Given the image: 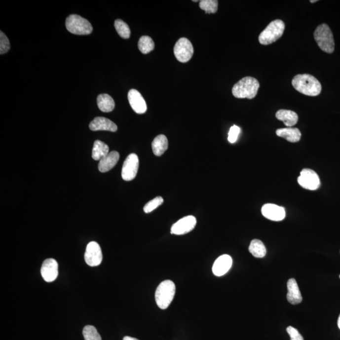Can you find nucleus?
Instances as JSON below:
<instances>
[{
    "label": "nucleus",
    "mask_w": 340,
    "mask_h": 340,
    "mask_svg": "<svg viewBox=\"0 0 340 340\" xmlns=\"http://www.w3.org/2000/svg\"><path fill=\"white\" fill-rule=\"evenodd\" d=\"M232 264V259L229 255H221L214 262L212 266V272L217 277H221L228 272L231 268Z\"/></svg>",
    "instance_id": "obj_15"
},
{
    "label": "nucleus",
    "mask_w": 340,
    "mask_h": 340,
    "mask_svg": "<svg viewBox=\"0 0 340 340\" xmlns=\"http://www.w3.org/2000/svg\"><path fill=\"white\" fill-rule=\"evenodd\" d=\"M284 22L281 20L271 22L264 31L260 34L259 40L262 45H269L279 39L284 34Z\"/></svg>",
    "instance_id": "obj_5"
},
{
    "label": "nucleus",
    "mask_w": 340,
    "mask_h": 340,
    "mask_svg": "<svg viewBox=\"0 0 340 340\" xmlns=\"http://www.w3.org/2000/svg\"><path fill=\"white\" fill-rule=\"evenodd\" d=\"M41 275L45 282H54L58 276V264L56 260L49 259L43 262Z\"/></svg>",
    "instance_id": "obj_12"
},
{
    "label": "nucleus",
    "mask_w": 340,
    "mask_h": 340,
    "mask_svg": "<svg viewBox=\"0 0 340 340\" xmlns=\"http://www.w3.org/2000/svg\"><path fill=\"white\" fill-rule=\"evenodd\" d=\"M163 198L161 197L154 198L145 205V206L144 207V211L147 214L150 213V212L153 211L154 210L160 206V205L163 204Z\"/></svg>",
    "instance_id": "obj_29"
},
{
    "label": "nucleus",
    "mask_w": 340,
    "mask_h": 340,
    "mask_svg": "<svg viewBox=\"0 0 340 340\" xmlns=\"http://www.w3.org/2000/svg\"><path fill=\"white\" fill-rule=\"evenodd\" d=\"M168 147V139L163 134L156 136L152 141V152L157 156H161L167 150Z\"/></svg>",
    "instance_id": "obj_21"
},
{
    "label": "nucleus",
    "mask_w": 340,
    "mask_h": 340,
    "mask_svg": "<svg viewBox=\"0 0 340 340\" xmlns=\"http://www.w3.org/2000/svg\"><path fill=\"white\" fill-rule=\"evenodd\" d=\"M298 182L302 188L309 190H317L320 186L319 176L311 169H303L301 171Z\"/></svg>",
    "instance_id": "obj_8"
},
{
    "label": "nucleus",
    "mask_w": 340,
    "mask_h": 340,
    "mask_svg": "<svg viewBox=\"0 0 340 340\" xmlns=\"http://www.w3.org/2000/svg\"><path fill=\"white\" fill-rule=\"evenodd\" d=\"M10 48V42H9L8 38L4 35L3 32L1 31L0 33V54L6 53L9 51Z\"/></svg>",
    "instance_id": "obj_30"
},
{
    "label": "nucleus",
    "mask_w": 340,
    "mask_h": 340,
    "mask_svg": "<svg viewBox=\"0 0 340 340\" xmlns=\"http://www.w3.org/2000/svg\"><path fill=\"white\" fill-rule=\"evenodd\" d=\"M97 105L100 110L104 113H111L115 108V102L108 94L99 95L97 97Z\"/></svg>",
    "instance_id": "obj_23"
},
{
    "label": "nucleus",
    "mask_w": 340,
    "mask_h": 340,
    "mask_svg": "<svg viewBox=\"0 0 340 340\" xmlns=\"http://www.w3.org/2000/svg\"><path fill=\"white\" fill-rule=\"evenodd\" d=\"M287 289H288V293H287V298L290 303L292 304H298L302 302V297L298 283L294 278L289 280L287 282Z\"/></svg>",
    "instance_id": "obj_17"
},
{
    "label": "nucleus",
    "mask_w": 340,
    "mask_h": 340,
    "mask_svg": "<svg viewBox=\"0 0 340 340\" xmlns=\"http://www.w3.org/2000/svg\"><path fill=\"white\" fill-rule=\"evenodd\" d=\"M197 220L193 216H188L180 219L171 228V233L183 235L189 233L195 228Z\"/></svg>",
    "instance_id": "obj_11"
},
{
    "label": "nucleus",
    "mask_w": 340,
    "mask_h": 340,
    "mask_svg": "<svg viewBox=\"0 0 340 340\" xmlns=\"http://www.w3.org/2000/svg\"><path fill=\"white\" fill-rule=\"evenodd\" d=\"M249 252L255 258H264L266 254V250L263 242L259 239H253L249 246Z\"/></svg>",
    "instance_id": "obj_24"
},
{
    "label": "nucleus",
    "mask_w": 340,
    "mask_h": 340,
    "mask_svg": "<svg viewBox=\"0 0 340 340\" xmlns=\"http://www.w3.org/2000/svg\"><path fill=\"white\" fill-rule=\"evenodd\" d=\"M123 340H139L135 339V338L127 336V337H125L124 338V339H123Z\"/></svg>",
    "instance_id": "obj_33"
},
{
    "label": "nucleus",
    "mask_w": 340,
    "mask_h": 340,
    "mask_svg": "<svg viewBox=\"0 0 340 340\" xmlns=\"http://www.w3.org/2000/svg\"><path fill=\"white\" fill-rule=\"evenodd\" d=\"M315 40L322 51L332 54L335 50V41L330 27L323 24L317 27L314 33Z\"/></svg>",
    "instance_id": "obj_4"
},
{
    "label": "nucleus",
    "mask_w": 340,
    "mask_h": 340,
    "mask_svg": "<svg viewBox=\"0 0 340 340\" xmlns=\"http://www.w3.org/2000/svg\"><path fill=\"white\" fill-rule=\"evenodd\" d=\"M83 335L84 340H102L101 336L93 326H86L83 328Z\"/></svg>",
    "instance_id": "obj_28"
},
{
    "label": "nucleus",
    "mask_w": 340,
    "mask_h": 340,
    "mask_svg": "<svg viewBox=\"0 0 340 340\" xmlns=\"http://www.w3.org/2000/svg\"><path fill=\"white\" fill-rule=\"evenodd\" d=\"M292 84L299 92L311 97L319 95L322 90L318 79L309 74L296 75L292 81Z\"/></svg>",
    "instance_id": "obj_1"
},
{
    "label": "nucleus",
    "mask_w": 340,
    "mask_h": 340,
    "mask_svg": "<svg viewBox=\"0 0 340 340\" xmlns=\"http://www.w3.org/2000/svg\"><path fill=\"white\" fill-rule=\"evenodd\" d=\"M139 161L138 155L132 153L125 159L122 169V178L125 181L135 179L138 172Z\"/></svg>",
    "instance_id": "obj_9"
},
{
    "label": "nucleus",
    "mask_w": 340,
    "mask_h": 340,
    "mask_svg": "<svg viewBox=\"0 0 340 340\" xmlns=\"http://www.w3.org/2000/svg\"><path fill=\"white\" fill-rule=\"evenodd\" d=\"M287 332L291 338V340H303L302 335L300 334L298 330L293 326H289L287 328Z\"/></svg>",
    "instance_id": "obj_32"
},
{
    "label": "nucleus",
    "mask_w": 340,
    "mask_h": 340,
    "mask_svg": "<svg viewBox=\"0 0 340 340\" xmlns=\"http://www.w3.org/2000/svg\"><path fill=\"white\" fill-rule=\"evenodd\" d=\"M200 8L206 13H215L218 9L217 0H202L199 3Z\"/></svg>",
    "instance_id": "obj_27"
},
{
    "label": "nucleus",
    "mask_w": 340,
    "mask_h": 340,
    "mask_svg": "<svg viewBox=\"0 0 340 340\" xmlns=\"http://www.w3.org/2000/svg\"><path fill=\"white\" fill-rule=\"evenodd\" d=\"M109 153V147L101 141H95L92 150V158L95 161H100Z\"/></svg>",
    "instance_id": "obj_22"
},
{
    "label": "nucleus",
    "mask_w": 340,
    "mask_h": 340,
    "mask_svg": "<svg viewBox=\"0 0 340 340\" xmlns=\"http://www.w3.org/2000/svg\"><path fill=\"white\" fill-rule=\"evenodd\" d=\"M120 154L113 151L109 152L106 156L99 161V170L100 172L106 173L113 169L119 160Z\"/></svg>",
    "instance_id": "obj_18"
},
{
    "label": "nucleus",
    "mask_w": 340,
    "mask_h": 340,
    "mask_svg": "<svg viewBox=\"0 0 340 340\" xmlns=\"http://www.w3.org/2000/svg\"><path fill=\"white\" fill-rule=\"evenodd\" d=\"M115 28L118 35L123 38H129L131 36V30L126 23L120 19L116 20L115 21Z\"/></svg>",
    "instance_id": "obj_26"
},
{
    "label": "nucleus",
    "mask_w": 340,
    "mask_h": 340,
    "mask_svg": "<svg viewBox=\"0 0 340 340\" xmlns=\"http://www.w3.org/2000/svg\"><path fill=\"white\" fill-rule=\"evenodd\" d=\"M154 42L149 36H142L138 42L139 51L143 54H147L154 49Z\"/></svg>",
    "instance_id": "obj_25"
},
{
    "label": "nucleus",
    "mask_w": 340,
    "mask_h": 340,
    "mask_svg": "<svg viewBox=\"0 0 340 340\" xmlns=\"http://www.w3.org/2000/svg\"><path fill=\"white\" fill-rule=\"evenodd\" d=\"M276 134L291 143L298 142L301 138V132L300 130L293 127L278 129L276 131Z\"/></svg>",
    "instance_id": "obj_20"
},
{
    "label": "nucleus",
    "mask_w": 340,
    "mask_h": 340,
    "mask_svg": "<svg viewBox=\"0 0 340 340\" xmlns=\"http://www.w3.org/2000/svg\"><path fill=\"white\" fill-rule=\"evenodd\" d=\"M240 132V128L237 126V125H234L230 127L229 134H228V141H229V142L232 144L236 143Z\"/></svg>",
    "instance_id": "obj_31"
},
{
    "label": "nucleus",
    "mask_w": 340,
    "mask_h": 340,
    "mask_svg": "<svg viewBox=\"0 0 340 340\" xmlns=\"http://www.w3.org/2000/svg\"><path fill=\"white\" fill-rule=\"evenodd\" d=\"M278 120L284 122L285 126L292 127L298 122V115L295 112L289 110H279L275 114Z\"/></svg>",
    "instance_id": "obj_19"
},
{
    "label": "nucleus",
    "mask_w": 340,
    "mask_h": 340,
    "mask_svg": "<svg viewBox=\"0 0 340 340\" xmlns=\"http://www.w3.org/2000/svg\"><path fill=\"white\" fill-rule=\"evenodd\" d=\"M260 83L256 78L245 77L234 84L232 93L237 99H253L256 97Z\"/></svg>",
    "instance_id": "obj_2"
},
{
    "label": "nucleus",
    "mask_w": 340,
    "mask_h": 340,
    "mask_svg": "<svg viewBox=\"0 0 340 340\" xmlns=\"http://www.w3.org/2000/svg\"><path fill=\"white\" fill-rule=\"evenodd\" d=\"M66 27L70 33L76 35H88L93 27L87 20L77 15H71L66 19Z\"/></svg>",
    "instance_id": "obj_6"
},
{
    "label": "nucleus",
    "mask_w": 340,
    "mask_h": 340,
    "mask_svg": "<svg viewBox=\"0 0 340 340\" xmlns=\"http://www.w3.org/2000/svg\"><path fill=\"white\" fill-rule=\"evenodd\" d=\"M338 326H339V328L340 329V314L339 319H338Z\"/></svg>",
    "instance_id": "obj_34"
},
{
    "label": "nucleus",
    "mask_w": 340,
    "mask_h": 340,
    "mask_svg": "<svg viewBox=\"0 0 340 340\" xmlns=\"http://www.w3.org/2000/svg\"><path fill=\"white\" fill-rule=\"evenodd\" d=\"M176 287L172 280L163 281L157 287L155 300L160 309H166L170 306L175 295Z\"/></svg>",
    "instance_id": "obj_3"
},
{
    "label": "nucleus",
    "mask_w": 340,
    "mask_h": 340,
    "mask_svg": "<svg viewBox=\"0 0 340 340\" xmlns=\"http://www.w3.org/2000/svg\"><path fill=\"white\" fill-rule=\"evenodd\" d=\"M103 255L101 248L95 241H92L86 246L84 260L90 266H99L102 263Z\"/></svg>",
    "instance_id": "obj_10"
},
{
    "label": "nucleus",
    "mask_w": 340,
    "mask_h": 340,
    "mask_svg": "<svg viewBox=\"0 0 340 340\" xmlns=\"http://www.w3.org/2000/svg\"><path fill=\"white\" fill-rule=\"evenodd\" d=\"M317 1H317V0H314V1H312V0H311V3H315V2H317Z\"/></svg>",
    "instance_id": "obj_35"
},
{
    "label": "nucleus",
    "mask_w": 340,
    "mask_h": 340,
    "mask_svg": "<svg viewBox=\"0 0 340 340\" xmlns=\"http://www.w3.org/2000/svg\"><path fill=\"white\" fill-rule=\"evenodd\" d=\"M128 100L130 106L136 113L143 114L147 112V103L138 90L135 89L130 90L128 93Z\"/></svg>",
    "instance_id": "obj_14"
},
{
    "label": "nucleus",
    "mask_w": 340,
    "mask_h": 340,
    "mask_svg": "<svg viewBox=\"0 0 340 340\" xmlns=\"http://www.w3.org/2000/svg\"><path fill=\"white\" fill-rule=\"evenodd\" d=\"M174 54L180 62L186 63L190 61L193 54V47L187 38H180L175 45Z\"/></svg>",
    "instance_id": "obj_7"
},
{
    "label": "nucleus",
    "mask_w": 340,
    "mask_h": 340,
    "mask_svg": "<svg viewBox=\"0 0 340 340\" xmlns=\"http://www.w3.org/2000/svg\"></svg>",
    "instance_id": "obj_36"
},
{
    "label": "nucleus",
    "mask_w": 340,
    "mask_h": 340,
    "mask_svg": "<svg viewBox=\"0 0 340 340\" xmlns=\"http://www.w3.org/2000/svg\"><path fill=\"white\" fill-rule=\"evenodd\" d=\"M262 213L264 218L273 221H281L285 218L284 207L273 204H266L262 207Z\"/></svg>",
    "instance_id": "obj_13"
},
{
    "label": "nucleus",
    "mask_w": 340,
    "mask_h": 340,
    "mask_svg": "<svg viewBox=\"0 0 340 340\" xmlns=\"http://www.w3.org/2000/svg\"><path fill=\"white\" fill-rule=\"evenodd\" d=\"M90 129L93 131H107L116 132L117 126L109 118L102 117H96L90 122L89 125Z\"/></svg>",
    "instance_id": "obj_16"
}]
</instances>
